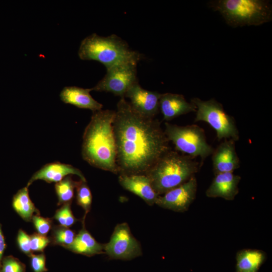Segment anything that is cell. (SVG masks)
Returning a JSON list of instances; mask_svg holds the SVG:
<instances>
[{"mask_svg":"<svg viewBox=\"0 0 272 272\" xmlns=\"http://www.w3.org/2000/svg\"><path fill=\"white\" fill-rule=\"evenodd\" d=\"M113 127L119 175L145 174L170 150L159 121L137 113L125 98L117 104Z\"/></svg>","mask_w":272,"mask_h":272,"instance_id":"cell-1","label":"cell"},{"mask_svg":"<svg viewBox=\"0 0 272 272\" xmlns=\"http://www.w3.org/2000/svg\"><path fill=\"white\" fill-rule=\"evenodd\" d=\"M115 111L93 112L83 136L82 155L90 165L118 174L117 150L113 122Z\"/></svg>","mask_w":272,"mask_h":272,"instance_id":"cell-2","label":"cell"},{"mask_svg":"<svg viewBox=\"0 0 272 272\" xmlns=\"http://www.w3.org/2000/svg\"><path fill=\"white\" fill-rule=\"evenodd\" d=\"M194 158L169 151L145 174L159 195L183 184L198 171V163Z\"/></svg>","mask_w":272,"mask_h":272,"instance_id":"cell-3","label":"cell"},{"mask_svg":"<svg viewBox=\"0 0 272 272\" xmlns=\"http://www.w3.org/2000/svg\"><path fill=\"white\" fill-rule=\"evenodd\" d=\"M78 55L83 60L98 61L106 69L123 62H138L142 55L130 49L125 41L115 34L102 37L95 33L82 41Z\"/></svg>","mask_w":272,"mask_h":272,"instance_id":"cell-4","label":"cell"},{"mask_svg":"<svg viewBox=\"0 0 272 272\" xmlns=\"http://www.w3.org/2000/svg\"><path fill=\"white\" fill-rule=\"evenodd\" d=\"M210 7L220 13L230 26H258L271 20V5L263 0H218Z\"/></svg>","mask_w":272,"mask_h":272,"instance_id":"cell-5","label":"cell"},{"mask_svg":"<svg viewBox=\"0 0 272 272\" xmlns=\"http://www.w3.org/2000/svg\"><path fill=\"white\" fill-rule=\"evenodd\" d=\"M164 131L176 150L190 157H200L203 161L213 153L214 149L207 142L204 130L197 125L180 126L166 122Z\"/></svg>","mask_w":272,"mask_h":272,"instance_id":"cell-6","label":"cell"},{"mask_svg":"<svg viewBox=\"0 0 272 272\" xmlns=\"http://www.w3.org/2000/svg\"><path fill=\"white\" fill-rule=\"evenodd\" d=\"M191 102L196 107L194 122L208 123L215 131L218 139H239V132L234 117L224 110L221 103L215 99L202 100L193 98Z\"/></svg>","mask_w":272,"mask_h":272,"instance_id":"cell-7","label":"cell"},{"mask_svg":"<svg viewBox=\"0 0 272 272\" xmlns=\"http://www.w3.org/2000/svg\"><path fill=\"white\" fill-rule=\"evenodd\" d=\"M138 62L128 61L107 69L104 78L91 91L106 92L124 98L128 89L138 82L137 65Z\"/></svg>","mask_w":272,"mask_h":272,"instance_id":"cell-8","label":"cell"},{"mask_svg":"<svg viewBox=\"0 0 272 272\" xmlns=\"http://www.w3.org/2000/svg\"><path fill=\"white\" fill-rule=\"evenodd\" d=\"M104 250L110 258L117 259L130 260L142 254L141 245L126 223L115 226L109 242L104 244Z\"/></svg>","mask_w":272,"mask_h":272,"instance_id":"cell-9","label":"cell"},{"mask_svg":"<svg viewBox=\"0 0 272 272\" xmlns=\"http://www.w3.org/2000/svg\"><path fill=\"white\" fill-rule=\"evenodd\" d=\"M197 180L195 176L183 184L159 195L155 204L159 207L177 212L187 211L194 201L197 191Z\"/></svg>","mask_w":272,"mask_h":272,"instance_id":"cell-10","label":"cell"},{"mask_svg":"<svg viewBox=\"0 0 272 272\" xmlns=\"http://www.w3.org/2000/svg\"><path fill=\"white\" fill-rule=\"evenodd\" d=\"M160 93L143 89L135 83L127 91L124 98H127L131 107L137 113L148 118H154L159 111Z\"/></svg>","mask_w":272,"mask_h":272,"instance_id":"cell-11","label":"cell"},{"mask_svg":"<svg viewBox=\"0 0 272 272\" xmlns=\"http://www.w3.org/2000/svg\"><path fill=\"white\" fill-rule=\"evenodd\" d=\"M235 143L233 140L226 139L214 150L212 159L215 175L233 172L239 168L240 159L236 151Z\"/></svg>","mask_w":272,"mask_h":272,"instance_id":"cell-12","label":"cell"},{"mask_svg":"<svg viewBox=\"0 0 272 272\" xmlns=\"http://www.w3.org/2000/svg\"><path fill=\"white\" fill-rule=\"evenodd\" d=\"M76 175L81 180L86 181L82 172L73 166L59 162L50 163L44 165L34 173L28 181L27 186L29 187L37 180H43L47 183H57L68 175Z\"/></svg>","mask_w":272,"mask_h":272,"instance_id":"cell-13","label":"cell"},{"mask_svg":"<svg viewBox=\"0 0 272 272\" xmlns=\"http://www.w3.org/2000/svg\"><path fill=\"white\" fill-rule=\"evenodd\" d=\"M118 181L124 189L141 197L148 205L155 204L159 195L146 174L119 175Z\"/></svg>","mask_w":272,"mask_h":272,"instance_id":"cell-14","label":"cell"},{"mask_svg":"<svg viewBox=\"0 0 272 272\" xmlns=\"http://www.w3.org/2000/svg\"><path fill=\"white\" fill-rule=\"evenodd\" d=\"M241 177L233 172L215 175L211 185L206 191L209 197H221L232 200L239 192L238 185Z\"/></svg>","mask_w":272,"mask_h":272,"instance_id":"cell-15","label":"cell"},{"mask_svg":"<svg viewBox=\"0 0 272 272\" xmlns=\"http://www.w3.org/2000/svg\"><path fill=\"white\" fill-rule=\"evenodd\" d=\"M159 110L163 120L169 121L180 115L195 112L196 107L191 102H187L182 95L166 93L161 94Z\"/></svg>","mask_w":272,"mask_h":272,"instance_id":"cell-16","label":"cell"},{"mask_svg":"<svg viewBox=\"0 0 272 272\" xmlns=\"http://www.w3.org/2000/svg\"><path fill=\"white\" fill-rule=\"evenodd\" d=\"M90 91V88L65 87L61 91L59 97L64 103L72 104L78 108L90 109L93 112L101 110L103 105L92 97Z\"/></svg>","mask_w":272,"mask_h":272,"instance_id":"cell-17","label":"cell"},{"mask_svg":"<svg viewBox=\"0 0 272 272\" xmlns=\"http://www.w3.org/2000/svg\"><path fill=\"white\" fill-rule=\"evenodd\" d=\"M84 225V223L82 229L76 234L74 242L67 249L88 256L102 253L104 244L98 242Z\"/></svg>","mask_w":272,"mask_h":272,"instance_id":"cell-18","label":"cell"},{"mask_svg":"<svg viewBox=\"0 0 272 272\" xmlns=\"http://www.w3.org/2000/svg\"><path fill=\"white\" fill-rule=\"evenodd\" d=\"M260 250L247 249L239 251L236 256L237 272H257L265 259Z\"/></svg>","mask_w":272,"mask_h":272,"instance_id":"cell-19","label":"cell"},{"mask_svg":"<svg viewBox=\"0 0 272 272\" xmlns=\"http://www.w3.org/2000/svg\"><path fill=\"white\" fill-rule=\"evenodd\" d=\"M12 205L16 212L26 222L32 220L34 213L40 214L29 196L27 186L20 189L14 195Z\"/></svg>","mask_w":272,"mask_h":272,"instance_id":"cell-20","label":"cell"},{"mask_svg":"<svg viewBox=\"0 0 272 272\" xmlns=\"http://www.w3.org/2000/svg\"><path fill=\"white\" fill-rule=\"evenodd\" d=\"M76 184L77 181H74L71 175L66 176L61 181L55 183L54 188L58 198L57 205L72 202Z\"/></svg>","mask_w":272,"mask_h":272,"instance_id":"cell-21","label":"cell"},{"mask_svg":"<svg viewBox=\"0 0 272 272\" xmlns=\"http://www.w3.org/2000/svg\"><path fill=\"white\" fill-rule=\"evenodd\" d=\"M76 236L75 232L70 228L55 226L52 228L50 242L67 249L74 242Z\"/></svg>","mask_w":272,"mask_h":272,"instance_id":"cell-22","label":"cell"},{"mask_svg":"<svg viewBox=\"0 0 272 272\" xmlns=\"http://www.w3.org/2000/svg\"><path fill=\"white\" fill-rule=\"evenodd\" d=\"M76 200L77 204L81 207L84 210L85 215L89 212L92 202V195L90 188L88 186L86 181H77L76 184Z\"/></svg>","mask_w":272,"mask_h":272,"instance_id":"cell-23","label":"cell"},{"mask_svg":"<svg viewBox=\"0 0 272 272\" xmlns=\"http://www.w3.org/2000/svg\"><path fill=\"white\" fill-rule=\"evenodd\" d=\"M71 202L66 203L58 209L53 217L60 226L70 228L77 221L74 216L71 210Z\"/></svg>","mask_w":272,"mask_h":272,"instance_id":"cell-24","label":"cell"},{"mask_svg":"<svg viewBox=\"0 0 272 272\" xmlns=\"http://www.w3.org/2000/svg\"><path fill=\"white\" fill-rule=\"evenodd\" d=\"M31 221L37 233L41 235L46 236L52 229V221L50 218L41 217L40 214H36L33 216Z\"/></svg>","mask_w":272,"mask_h":272,"instance_id":"cell-25","label":"cell"},{"mask_svg":"<svg viewBox=\"0 0 272 272\" xmlns=\"http://www.w3.org/2000/svg\"><path fill=\"white\" fill-rule=\"evenodd\" d=\"M50 242V239L46 236L34 233L30 235V247L32 252H43Z\"/></svg>","mask_w":272,"mask_h":272,"instance_id":"cell-26","label":"cell"},{"mask_svg":"<svg viewBox=\"0 0 272 272\" xmlns=\"http://www.w3.org/2000/svg\"><path fill=\"white\" fill-rule=\"evenodd\" d=\"M2 272H25V266L18 259L9 257L3 261Z\"/></svg>","mask_w":272,"mask_h":272,"instance_id":"cell-27","label":"cell"},{"mask_svg":"<svg viewBox=\"0 0 272 272\" xmlns=\"http://www.w3.org/2000/svg\"><path fill=\"white\" fill-rule=\"evenodd\" d=\"M17 241L20 250L30 256L33 252L30 247V236L22 229L19 230Z\"/></svg>","mask_w":272,"mask_h":272,"instance_id":"cell-28","label":"cell"},{"mask_svg":"<svg viewBox=\"0 0 272 272\" xmlns=\"http://www.w3.org/2000/svg\"><path fill=\"white\" fill-rule=\"evenodd\" d=\"M30 257V265L33 272H46V257L43 253L39 254H32Z\"/></svg>","mask_w":272,"mask_h":272,"instance_id":"cell-29","label":"cell"},{"mask_svg":"<svg viewBox=\"0 0 272 272\" xmlns=\"http://www.w3.org/2000/svg\"><path fill=\"white\" fill-rule=\"evenodd\" d=\"M6 247L4 237L3 236L1 226H0V266L1 259Z\"/></svg>","mask_w":272,"mask_h":272,"instance_id":"cell-30","label":"cell"}]
</instances>
